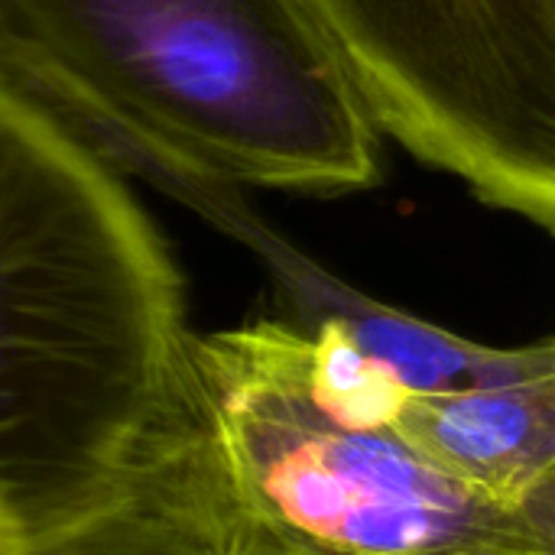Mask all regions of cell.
<instances>
[{
	"label": "cell",
	"instance_id": "7",
	"mask_svg": "<svg viewBox=\"0 0 555 555\" xmlns=\"http://www.w3.org/2000/svg\"><path fill=\"white\" fill-rule=\"evenodd\" d=\"M20 555H221L185 446L182 397L163 436L107 501L29 537Z\"/></svg>",
	"mask_w": 555,
	"mask_h": 555
},
{
	"label": "cell",
	"instance_id": "1",
	"mask_svg": "<svg viewBox=\"0 0 555 555\" xmlns=\"http://www.w3.org/2000/svg\"><path fill=\"white\" fill-rule=\"evenodd\" d=\"M189 338L182 270L124 179L0 88V501L26 537L130 478Z\"/></svg>",
	"mask_w": 555,
	"mask_h": 555
},
{
	"label": "cell",
	"instance_id": "2",
	"mask_svg": "<svg viewBox=\"0 0 555 555\" xmlns=\"http://www.w3.org/2000/svg\"><path fill=\"white\" fill-rule=\"evenodd\" d=\"M0 88L153 189L384 179V133L306 0H0Z\"/></svg>",
	"mask_w": 555,
	"mask_h": 555
},
{
	"label": "cell",
	"instance_id": "6",
	"mask_svg": "<svg viewBox=\"0 0 555 555\" xmlns=\"http://www.w3.org/2000/svg\"><path fill=\"white\" fill-rule=\"evenodd\" d=\"M393 433L465 491L555 520V341L511 374L410 393Z\"/></svg>",
	"mask_w": 555,
	"mask_h": 555
},
{
	"label": "cell",
	"instance_id": "8",
	"mask_svg": "<svg viewBox=\"0 0 555 555\" xmlns=\"http://www.w3.org/2000/svg\"><path fill=\"white\" fill-rule=\"evenodd\" d=\"M26 527L20 524V517L0 501V555H20L26 546Z\"/></svg>",
	"mask_w": 555,
	"mask_h": 555
},
{
	"label": "cell",
	"instance_id": "3",
	"mask_svg": "<svg viewBox=\"0 0 555 555\" xmlns=\"http://www.w3.org/2000/svg\"><path fill=\"white\" fill-rule=\"evenodd\" d=\"M182 429L221 555H555V520L338 416L286 319L192 332Z\"/></svg>",
	"mask_w": 555,
	"mask_h": 555
},
{
	"label": "cell",
	"instance_id": "4",
	"mask_svg": "<svg viewBox=\"0 0 555 555\" xmlns=\"http://www.w3.org/2000/svg\"><path fill=\"white\" fill-rule=\"evenodd\" d=\"M384 137L555 228V0H306Z\"/></svg>",
	"mask_w": 555,
	"mask_h": 555
},
{
	"label": "cell",
	"instance_id": "5",
	"mask_svg": "<svg viewBox=\"0 0 555 555\" xmlns=\"http://www.w3.org/2000/svg\"><path fill=\"white\" fill-rule=\"evenodd\" d=\"M163 192L208 218L234 241H241L263 263L276 299L289 312V325L306 335L335 328L364 358L390 371L410 393H439L491 380L507 371H517L537 351V341L520 348H491L468 341L449 328H439L348 286L322 263L299 254L276 231H270L244 205L241 189L234 185L172 182Z\"/></svg>",
	"mask_w": 555,
	"mask_h": 555
}]
</instances>
